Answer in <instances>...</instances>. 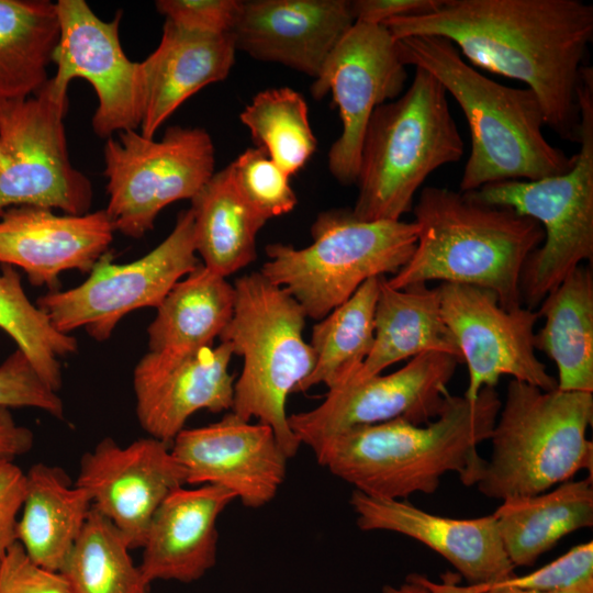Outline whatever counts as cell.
I'll return each instance as SVG.
<instances>
[{"mask_svg": "<svg viewBox=\"0 0 593 593\" xmlns=\"http://www.w3.org/2000/svg\"><path fill=\"white\" fill-rule=\"evenodd\" d=\"M579 152L572 167L537 180H505L466 192L537 221L544 240L521 276L522 302L534 310L581 262L593 259V69L584 66L579 90Z\"/></svg>", "mask_w": 593, "mask_h": 593, "instance_id": "cell-9", "label": "cell"}, {"mask_svg": "<svg viewBox=\"0 0 593 593\" xmlns=\"http://www.w3.org/2000/svg\"><path fill=\"white\" fill-rule=\"evenodd\" d=\"M354 22L348 0H239L228 34L236 51L315 79Z\"/></svg>", "mask_w": 593, "mask_h": 593, "instance_id": "cell-20", "label": "cell"}, {"mask_svg": "<svg viewBox=\"0 0 593 593\" xmlns=\"http://www.w3.org/2000/svg\"><path fill=\"white\" fill-rule=\"evenodd\" d=\"M26 490V473L13 459L0 458V560L16 541L18 514Z\"/></svg>", "mask_w": 593, "mask_h": 593, "instance_id": "cell-40", "label": "cell"}, {"mask_svg": "<svg viewBox=\"0 0 593 593\" xmlns=\"http://www.w3.org/2000/svg\"><path fill=\"white\" fill-rule=\"evenodd\" d=\"M441 3L443 0H354L350 11L355 22L383 24L399 16L433 12Z\"/></svg>", "mask_w": 593, "mask_h": 593, "instance_id": "cell-41", "label": "cell"}, {"mask_svg": "<svg viewBox=\"0 0 593 593\" xmlns=\"http://www.w3.org/2000/svg\"><path fill=\"white\" fill-rule=\"evenodd\" d=\"M105 253L79 286L51 291L36 301L61 333L83 327L98 342L109 339L119 322L142 307H157L172 287L199 265L193 216L181 211L169 235L145 256L114 264Z\"/></svg>", "mask_w": 593, "mask_h": 593, "instance_id": "cell-12", "label": "cell"}, {"mask_svg": "<svg viewBox=\"0 0 593 593\" xmlns=\"http://www.w3.org/2000/svg\"><path fill=\"white\" fill-rule=\"evenodd\" d=\"M312 243L295 248L266 247L260 273L283 288L306 317L322 320L372 277L395 275L417 242L415 222L362 221L349 209L320 213L311 226Z\"/></svg>", "mask_w": 593, "mask_h": 593, "instance_id": "cell-8", "label": "cell"}, {"mask_svg": "<svg viewBox=\"0 0 593 593\" xmlns=\"http://www.w3.org/2000/svg\"><path fill=\"white\" fill-rule=\"evenodd\" d=\"M382 277L365 281L344 303L312 328V372L296 387L301 393L324 384L328 390L348 382L367 359L374 338V311Z\"/></svg>", "mask_w": 593, "mask_h": 593, "instance_id": "cell-32", "label": "cell"}, {"mask_svg": "<svg viewBox=\"0 0 593 593\" xmlns=\"http://www.w3.org/2000/svg\"><path fill=\"white\" fill-rule=\"evenodd\" d=\"M0 593H71L59 572L34 563L15 541L0 560Z\"/></svg>", "mask_w": 593, "mask_h": 593, "instance_id": "cell-39", "label": "cell"}, {"mask_svg": "<svg viewBox=\"0 0 593 593\" xmlns=\"http://www.w3.org/2000/svg\"><path fill=\"white\" fill-rule=\"evenodd\" d=\"M437 288L443 318L468 367L465 398L474 400L481 389L495 388L502 376L557 389V379L536 356L537 311L523 305L507 311L488 289L448 282Z\"/></svg>", "mask_w": 593, "mask_h": 593, "instance_id": "cell-15", "label": "cell"}, {"mask_svg": "<svg viewBox=\"0 0 593 593\" xmlns=\"http://www.w3.org/2000/svg\"><path fill=\"white\" fill-rule=\"evenodd\" d=\"M190 201L195 251L205 268L226 278L256 259V236L266 221L243 200L228 166Z\"/></svg>", "mask_w": 593, "mask_h": 593, "instance_id": "cell-30", "label": "cell"}, {"mask_svg": "<svg viewBox=\"0 0 593 593\" xmlns=\"http://www.w3.org/2000/svg\"><path fill=\"white\" fill-rule=\"evenodd\" d=\"M233 287V316L219 337L243 358L231 412L270 426L290 459L301 444L288 423L287 400L315 362L303 338L306 315L283 288L259 271L239 277Z\"/></svg>", "mask_w": 593, "mask_h": 593, "instance_id": "cell-7", "label": "cell"}, {"mask_svg": "<svg viewBox=\"0 0 593 593\" xmlns=\"http://www.w3.org/2000/svg\"><path fill=\"white\" fill-rule=\"evenodd\" d=\"M405 66L434 76L463 112L471 149L460 180L462 193L505 180H537L568 171L574 160L542 133L545 115L528 88L501 85L468 64L439 36L396 40Z\"/></svg>", "mask_w": 593, "mask_h": 593, "instance_id": "cell-3", "label": "cell"}, {"mask_svg": "<svg viewBox=\"0 0 593 593\" xmlns=\"http://www.w3.org/2000/svg\"><path fill=\"white\" fill-rule=\"evenodd\" d=\"M123 534L93 506L59 573L71 593H149Z\"/></svg>", "mask_w": 593, "mask_h": 593, "instance_id": "cell-33", "label": "cell"}, {"mask_svg": "<svg viewBox=\"0 0 593 593\" xmlns=\"http://www.w3.org/2000/svg\"><path fill=\"white\" fill-rule=\"evenodd\" d=\"M514 567L533 566L564 536L593 525L592 475L502 501L493 513Z\"/></svg>", "mask_w": 593, "mask_h": 593, "instance_id": "cell-27", "label": "cell"}, {"mask_svg": "<svg viewBox=\"0 0 593 593\" xmlns=\"http://www.w3.org/2000/svg\"><path fill=\"white\" fill-rule=\"evenodd\" d=\"M459 363L446 353H423L392 373L328 390L320 405L288 416L290 429L301 445L312 449L354 427L393 419L426 424L440 413Z\"/></svg>", "mask_w": 593, "mask_h": 593, "instance_id": "cell-14", "label": "cell"}, {"mask_svg": "<svg viewBox=\"0 0 593 593\" xmlns=\"http://www.w3.org/2000/svg\"><path fill=\"white\" fill-rule=\"evenodd\" d=\"M170 449L187 484L222 486L248 508L270 503L287 477L289 458L273 429L231 411L216 423L183 428Z\"/></svg>", "mask_w": 593, "mask_h": 593, "instance_id": "cell-18", "label": "cell"}, {"mask_svg": "<svg viewBox=\"0 0 593 593\" xmlns=\"http://www.w3.org/2000/svg\"><path fill=\"white\" fill-rule=\"evenodd\" d=\"M59 38L53 55L56 72L51 78L68 91L75 78L93 88L98 107L92 130L101 138L137 130L142 120L139 63L127 58L120 41L122 13L101 20L85 0H58Z\"/></svg>", "mask_w": 593, "mask_h": 593, "instance_id": "cell-16", "label": "cell"}, {"mask_svg": "<svg viewBox=\"0 0 593 593\" xmlns=\"http://www.w3.org/2000/svg\"><path fill=\"white\" fill-rule=\"evenodd\" d=\"M234 184L247 205L266 222L298 203L288 176L260 147L243 152L230 165Z\"/></svg>", "mask_w": 593, "mask_h": 593, "instance_id": "cell-36", "label": "cell"}, {"mask_svg": "<svg viewBox=\"0 0 593 593\" xmlns=\"http://www.w3.org/2000/svg\"><path fill=\"white\" fill-rule=\"evenodd\" d=\"M34 444L32 430L19 425L10 409L0 407V458L13 459L29 452Z\"/></svg>", "mask_w": 593, "mask_h": 593, "instance_id": "cell-42", "label": "cell"}, {"mask_svg": "<svg viewBox=\"0 0 593 593\" xmlns=\"http://www.w3.org/2000/svg\"><path fill=\"white\" fill-rule=\"evenodd\" d=\"M228 490L203 484L171 492L156 511L138 564L145 580L191 583L216 563L217 519L235 501Z\"/></svg>", "mask_w": 593, "mask_h": 593, "instance_id": "cell-23", "label": "cell"}, {"mask_svg": "<svg viewBox=\"0 0 593 593\" xmlns=\"http://www.w3.org/2000/svg\"><path fill=\"white\" fill-rule=\"evenodd\" d=\"M233 355L224 342L188 354H145L134 368L133 388L136 416L148 436L171 445L194 413L231 411Z\"/></svg>", "mask_w": 593, "mask_h": 593, "instance_id": "cell-19", "label": "cell"}, {"mask_svg": "<svg viewBox=\"0 0 593 593\" xmlns=\"http://www.w3.org/2000/svg\"><path fill=\"white\" fill-rule=\"evenodd\" d=\"M382 593H429L421 581L419 574H411L400 585H384Z\"/></svg>", "mask_w": 593, "mask_h": 593, "instance_id": "cell-44", "label": "cell"}, {"mask_svg": "<svg viewBox=\"0 0 593 593\" xmlns=\"http://www.w3.org/2000/svg\"><path fill=\"white\" fill-rule=\"evenodd\" d=\"M357 526L413 538L443 556L469 582L492 583L514 574L493 514L477 518L435 515L404 501L351 492Z\"/></svg>", "mask_w": 593, "mask_h": 593, "instance_id": "cell-22", "label": "cell"}, {"mask_svg": "<svg viewBox=\"0 0 593 593\" xmlns=\"http://www.w3.org/2000/svg\"><path fill=\"white\" fill-rule=\"evenodd\" d=\"M412 210L416 246L409 261L387 278L390 287L439 280L488 289L507 311L522 306V271L544 240L537 221L439 187L423 188Z\"/></svg>", "mask_w": 593, "mask_h": 593, "instance_id": "cell-4", "label": "cell"}, {"mask_svg": "<svg viewBox=\"0 0 593 593\" xmlns=\"http://www.w3.org/2000/svg\"><path fill=\"white\" fill-rule=\"evenodd\" d=\"M440 593H593V585L580 586L567 591L542 592L534 590H524L508 586H499L491 583L469 584L467 586L457 585L449 578L445 579L439 586Z\"/></svg>", "mask_w": 593, "mask_h": 593, "instance_id": "cell-43", "label": "cell"}, {"mask_svg": "<svg viewBox=\"0 0 593 593\" xmlns=\"http://www.w3.org/2000/svg\"><path fill=\"white\" fill-rule=\"evenodd\" d=\"M234 304V287L200 264L156 307L147 328L149 351L188 354L213 346L230 323Z\"/></svg>", "mask_w": 593, "mask_h": 593, "instance_id": "cell-29", "label": "cell"}, {"mask_svg": "<svg viewBox=\"0 0 593 593\" xmlns=\"http://www.w3.org/2000/svg\"><path fill=\"white\" fill-rule=\"evenodd\" d=\"M0 407H33L64 418L61 399L19 349L0 365Z\"/></svg>", "mask_w": 593, "mask_h": 593, "instance_id": "cell-37", "label": "cell"}, {"mask_svg": "<svg viewBox=\"0 0 593 593\" xmlns=\"http://www.w3.org/2000/svg\"><path fill=\"white\" fill-rule=\"evenodd\" d=\"M407 79L396 40L382 24L354 22L311 86L320 100L331 92L342 132L328 150V169L342 184L356 183L365 131L373 111L396 99Z\"/></svg>", "mask_w": 593, "mask_h": 593, "instance_id": "cell-13", "label": "cell"}, {"mask_svg": "<svg viewBox=\"0 0 593 593\" xmlns=\"http://www.w3.org/2000/svg\"><path fill=\"white\" fill-rule=\"evenodd\" d=\"M394 40L450 41L473 66L527 85L545 124L578 142L583 59L593 37V7L581 0H443L433 12L384 22Z\"/></svg>", "mask_w": 593, "mask_h": 593, "instance_id": "cell-1", "label": "cell"}, {"mask_svg": "<svg viewBox=\"0 0 593 593\" xmlns=\"http://www.w3.org/2000/svg\"><path fill=\"white\" fill-rule=\"evenodd\" d=\"M239 119L249 130L256 147L265 149L290 177L299 172L316 150L306 101L291 88L258 92Z\"/></svg>", "mask_w": 593, "mask_h": 593, "instance_id": "cell-34", "label": "cell"}, {"mask_svg": "<svg viewBox=\"0 0 593 593\" xmlns=\"http://www.w3.org/2000/svg\"><path fill=\"white\" fill-rule=\"evenodd\" d=\"M114 232L105 210L72 215L13 206L0 215V265L18 267L34 287L55 291L61 272L89 273L109 251Z\"/></svg>", "mask_w": 593, "mask_h": 593, "instance_id": "cell-21", "label": "cell"}, {"mask_svg": "<svg viewBox=\"0 0 593 593\" xmlns=\"http://www.w3.org/2000/svg\"><path fill=\"white\" fill-rule=\"evenodd\" d=\"M0 329L5 332L54 391L63 383L60 360L78 350L77 339L54 327L47 315L33 304L14 267L0 272Z\"/></svg>", "mask_w": 593, "mask_h": 593, "instance_id": "cell-35", "label": "cell"}, {"mask_svg": "<svg viewBox=\"0 0 593 593\" xmlns=\"http://www.w3.org/2000/svg\"><path fill=\"white\" fill-rule=\"evenodd\" d=\"M108 205L115 232L139 238L170 203L191 200L212 177L214 145L202 127L170 126L159 141L136 130L107 138Z\"/></svg>", "mask_w": 593, "mask_h": 593, "instance_id": "cell-10", "label": "cell"}, {"mask_svg": "<svg viewBox=\"0 0 593 593\" xmlns=\"http://www.w3.org/2000/svg\"><path fill=\"white\" fill-rule=\"evenodd\" d=\"M59 38L56 3L0 0V103L36 94Z\"/></svg>", "mask_w": 593, "mask_h": 593, "instance_id": "cell-31", "label": "cell"}, {"mask_svg": "<svg viewBox=\"0 0 593 593\" xmlns=\"http://www.w3.org/2000/svg\"><path fill=\"white\" fill-rule=\"evenodd\" d=\"M447 94L434 76L415 68L410 87L373 111L360 153L356 217L401 220L425 179L461 159L465 145Z\"/></svg>", "mask_w": 593, "mask_h": 593, "instance_id": "cell-5", "label": "cell"}, {"mask_svg": "<svg viewBox=\"0 0 593 593\" xmlns=\"http://www.w3.org/2000/svg\"><path fill=\"white\" fill-rule=\"evenodd\" d=\"M427 351L446 353L462 362L441 315L438 288L419 282L395 289L382 277L374 311L373 345L348 382L381 374L391 365Z\"/></svg>", "mask_w": 593, "mask_h": 593, "instance_id": "cell-25", "label": "cell"}, {"mask_svg": "<svg viewBox=\"0 0 593 593\" xmlns=\"http://www.w3.org/2000/svg\"><path fill=\"white\" fill-rule=\"evenodd\" d=\"M535 349L558 369L557 389L593 392V272L579 266L539 304Z\"/></svg>", "mask_w": 593, "mask_h": 593, "instance_id": "cell-28", "label": "cell"}, {"mask_svg": "<svg viewBox=\"0 0 593 593\" xmlns=\"http://www.w3.org/2000/svg\"><path fill=\"white\" fill-rule=\"evenodd\" d=\"M239 0H158L157 11L182 29L212 34L228 33Z\"/></svg>", "mask_w": 593, "mask_h": 593, "instance_id": "cell-38", "label": "cell"}, {"mask_svg": "<svg viewBox=\"0 0 593 593\" xmlns=\"http://www.w3.org/2000/svg\"><path fill=\"white\" fill-rule=\"evenodd\" d=\"M593 394L541 390L510 380L490 440L492 451L477 482L491 499L548 491L593 468Z\"/></svg>", "mask_w": 593, "mask_h": 593, "instance_id": "cell-6", "label": "cell"}, {"mask_svg": "<svg viewBox=\"0 0 593 593\" xmlns=\"http://www.w3.org/2000/svg\"><path fill=\"white\" fill-rule=\"evenodd\" d=\"M235 52L228 33L189 31L165 20L158 46L139 63L141 134L154 138L187 99L224 80L234 65Z\"/></svg>", "mask_w": 593, "mask_h": 593, "instance_id": "cell-24", "label": "cell"}, {"mask_svg": "<svg viewBox=\"0 0 593 593\" xmlns=\"http://www.w3.org/2000/svg\"><path fill=\"white\" fill-rule=\"evenodd\" d=\"M75 483L135 549L142 548L160 504L187 478L169 444L148 436L121 446L105 437L82 455Z\"/></svg>", "mask_w": 593, "mask_h": 593, "instance_id": "cell-17", "label": "cell"}, {"mask_svg": "<svg viewBox=\"0 0 593 593\" xmlns=\"http://www.w3.org/2000/svg\"><path fill=\"white\" fill-rule=\"evenodd\" d=\"M68 91L49 80L34 96L0 103V215L21 205L89 212L92 183L69 158Z\"/></svg>", "mask_w": 593, "mask_h": 593, "instance_id": "cell-11", "label": "cell"}, {"mask_svg": "<svg viewBox=\"0 0 593 593\" xmlns=\"http://www.w3.org/2000/svg\"><path fill=\"white\" fill-rule=\"evenodd\" d=\"M92 508L90 494L58 467L37 462L26 472L16 541L37 566L59 572Z\"/></svg>", "mask_w": 593, "mask_h": 593, "instance_id": "cell-26", "label": "cell"}, {"mask_svg": "<svg viewBox=\"0 0 593 593\" xmlns=\"http://www.w3.org/2000/svg\"><path fill=\"white\" fill-rule=\"evenodd\" d=\"M501 405L495 388L481 389L474 400L448 393L438 416L426 424L393 419L354 427L312 451L333 475L373 497L432 494L448 472L472 485L485 463L478 446L490 438Z\"/></svg>", "mask_w": 593, "mask_h": 593, "instance_id": "cell-2", "label": "cell"}]
</instances>
